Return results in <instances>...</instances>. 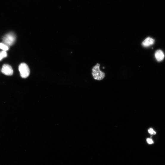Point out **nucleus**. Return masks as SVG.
Listing matches in <instances>:
<instances>
[{"mask_svg":"<svg viewBox=\"0 0 165 165\" xmlns=\"http://www.w3.org/2000/svg\"><path fill=\"white\" fill-rule=\"evenodd\" d=\"M16 40V35L13 32L7 33L3 38V43L8 46L14 44Z\"/></svg>","mask_w":165,"mask_h":165,"instance_id":"1","label":"nucleus"},{"mask_svg":"<svg viewBox=\"0 0 165 165\" xmlns=\"http://www.w3.org/2000/svg\"><path fill=\"white\" fill-rule=\"evenodd\" d=\"M100 64H97L92 69V75L94 79L97 80H102L105 76V74L100 70Z\"/></svg>","mask_w":165,"mask_h":165,"instance_id":"2","label":"nucleus"},{"mask_svg":"<svg viewBox=\"0 0 165 165\" xmlns=\"http://www.w3.org/2000/svg\"><path fill=\"white\" fill-rule=\"evenodd\" d=\"M18 69L22 78H26L29 75L30 69L27 64L25 63H21L19 66Z\"/></svg>","mask_w":165,"mask_h":165,"instance_id":"3","label":"nucleus"},{"mask_svg":"<svg viewBox=\"0 0 165 165\" xmlns=\"http://www.w3.org/2000/svg\"><path fill=\"white\" fill-rule=\"evenodd\" d=\"M1 72L5 75L10 76L13 75V71L12 68L10 65L5 64L2 66Z\"/></svg>","mask_w":165,"mask_h":165,"instance_id":"4","label":"nucleus"},{"mask_svg":"<svg viewBox=\"0 0 165 165\" xmlns=\"http://www.w3.org/2000/svg\"><path fill=\"white\" fill-rule=\"evenodd\" d=\"M155 40L150 37L147 38L142 43V45L145 47L149 46L154 44Z\"/></svg>","mask_w":165,"mask_h":165,"instance_id":"5","label":"nucleus"},{"mask_svg":"<svg viewBox=\"0 0 165 165\" xmlns=\"http://www.w3.org/2000/svg\"><path fill=\"white\" fill-rule=\"evenodd\" d=\"M155 55L157 60L158 62L162 61L164 57V54L161 50L157 51L155 53Z\"/></svg>","mask_w":165,"mask_h":165,"instance_id":"6","label":"nucleus"},{"mask_svg":"<svg viewBox=\"0 0 165 165\" xmlns=\"http://www.w3.org/2000/svg\"><path fill=\"white\" fill-rule=\"evenodd\" d=\"M0 49L6 51L9 50V46L3 43H0Z\"/></svg>","mask_w":165,"mask_h":165,"instance_id":"7","label":"nucleus"},{"mask_svg":"<svg viewBox=\"0 0 165 165\" xmlns=\"http://www.w3.org/2000/svg\"><path fill=\"white\" fill-rule=\"evenodd\" d=\"M7 56V54L6 52L3 51L0 52V61H1L3 58L6 57Z\"/></svg>","mask_w":165,"mask_h":165,"instance_id":"8","label":"nucleus"},{"mask_svg":"<svg viewBox=\"0 0 165 165\" xmlns=\"http://www.w3.org/2000/svg\"><path fill=\"white\" fill-rule=\"evenodd\" d=\"M148 132L151 135H155L156 134V133L153 130V129L150 128L148 130Z\"/></svg>","mask_w":165,"mask_h":165,"instance_id":"9","label":"nucleus"},{"mask_svg":"<svg viewBox=\"0 0 165 165\" xmlns=\"http://www.w3.org/2000/svg\"><path fill=\"white\" fill-rule=\"evenodd\" d=\"M147 143L149 144H151L154 143V142L151 139L147 138Z\"/></svg>","mask_w":165,"mask_h":165,"instance_id":"10","label":"nucleus"}]
</instances>
